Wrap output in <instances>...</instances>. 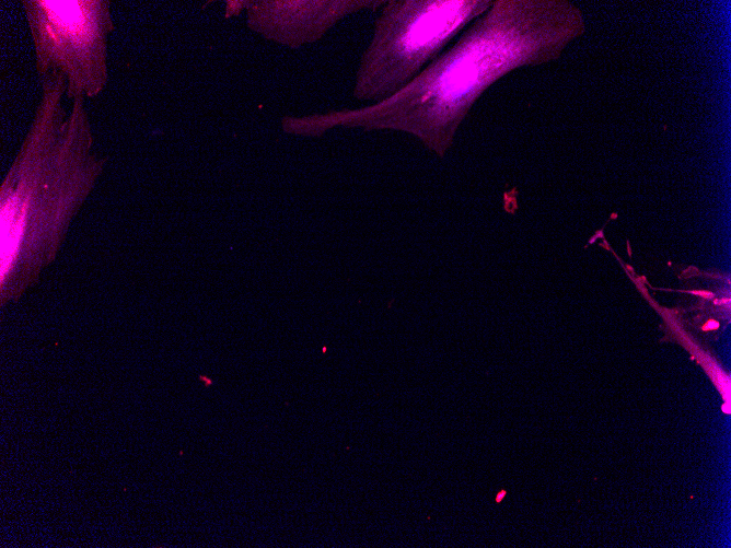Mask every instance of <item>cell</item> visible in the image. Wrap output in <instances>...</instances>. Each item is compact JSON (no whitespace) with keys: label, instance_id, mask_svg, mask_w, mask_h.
<instances>
[{"label":"cell","instance_id":"obj_1","mask_svg":"<svg viewBox=\"0 0 731 548\" xmlns=\"http://www.w3.org/2000/svg\"><path fill=\"white\" fill-rule=\"evenodd\" d=\"M584 28L580 9L570 1L497 0L393 96L355 109L286 116L281 127L303 137L337 127L402 131L443 158L490 85L518 68L558 59Z\"/></svg>","mask_w":731,"mask_h":548},{"label":"cell","instance_id":"obj_2","mask_svg":"<svg viewBox=\"0 0 731 548\" xmlns=\"http://www.w3.org/2000/svg\"><path fill=\"white\" fill-rule=\"evenodd\" d=\"M28 129L0 188L1 283L35 276L59 250L102 175L84 97L65 106L66 79L39 78Z\"/></svg>","mask_w":731,"mask_h":548},{"label":"cell","instance_id":"obj_3","mask_svg":"<svg viewBox=\"0 0 731 548\" xmlns=\"http://www.w3.org/2000/svg\"><path fill=\"white\" fill-rule=\"evenodd\" d=\"M490 0H390L381 8L352 88L384 101L413 81L492 4Z\"/></svg>","mask_w":731,"mask_h":548},{"label":"cell","instance_id":"obj_4","mask_svg":"<svg viewBox=\"0 0 731 548\" xmlns=\"http://www.w3.org/2000/svg\"><path fill=\"white\" fill-rule=\"evenodd\" d=\"M108 0H23L38 79H66V98H94L108 83V37L115 30Z\"/></svg>","mask_w":731,"mask_h":548},{"label":"cell","instance_id":"obj_5","mask_svg":"<svg viewBox=\"0 0 731 548\" xmlns=\"http://www.w3.org/2000/svg\"><path fill=\"white\" fill-rule=\"evenodd\" d=\"M382 0L228 1L227 15L243 9L246 25L264 39L287 48L313 44L345 18L381 9Z\"/></svg>","mask_w":731,"mask_h":548}]
</instances>
